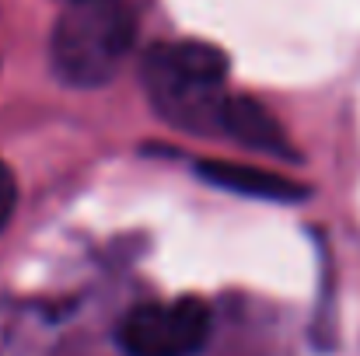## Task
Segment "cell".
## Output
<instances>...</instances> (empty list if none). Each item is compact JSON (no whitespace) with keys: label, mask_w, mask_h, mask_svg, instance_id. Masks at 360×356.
Segmentation results:
<instances>
[{"label":"cell","mask_w":360,"mask_h":356,"mask_svg":"<svg viewBox=\"0 0 360 356\" xmlns=\"http://www.w3.org/2000/svg\"><path fill=\"white\" fill-rule=\"evenodd\" d=\"M221 133L235 136L238 143L252 147V150H262L269 157H283V161H294V147L287 140V133L280 129V122L269 116L255 98H245V95H228L224 109H221Z\"/></svg>","instance_id":"cell-5"},{"label":"cell","mask_w":360,"mask_h":356,"mask_svg":"<svg viewBox=\"0 0 360 356\" xmlns=\"http://www.w3.org/2000/svg\"><path fill=\"white\" fill-rule=\"evenodd\" d=\"M196 175L207 178L217 189H231L238 196H252V199H269V203H301L311 196L308 185L276 175L269 168H252V164H231V161H200Z\"/></svg>","instance_id":"cell-4"},{"label":"cell","mask_w":360,"mask_h":356,"mask_svg":"<svg viewBox=\"0 0 360 356\" xmlns=\"http://www.w3.org/2000/svg\"><path fill=\"white\" fill-rule=\"evenodd\" d=\"M67 4H74V0H67Z\"/></svg>","instance_id":"cell-7"},{"label":"cell","mask_w":360,"mask_h":356,"mask_svg":"<svg viewBox=\"0 0 360 356\" xmlns=\"http://www.w3.org/2000/svg\"><path fill=\"white\" fill-rule=\"evenodd\" d=\"M14 203H18V182H14V171L0 161V231H4V224L11 220Z\"/></svg>","instance_id":"cell-6"},{"label":"cell","mask_w":360,"mask_h":356,"mask_svg":"<svg viewBox=\"0 0 360 356\" xmlns=\"http://www.w3.org/2000/svg\"><path fill=\"white\" fill-rule=\"evenodd\" d=\"M228 70V56L210 42H161L143 60V91L172 126L210 133L221 129V109L228 102L221 84Z\"/></svg>","instance_id":"cell-1"},{"label":"cell","mask_w":360,"mask_h":356,"mask_svg":"<svg viewBox=\"0 0 360 356\" xmlns=\"http://www.w3.org/2000/svg\"><path fill=\"white\" fill-rule=\"evenodd\" d=\"M136 42L129 0H74L49 39L53 74L70 88H102L116 77Z\"/></svg>","instance_id":"cell-2"},{"label":"cell","mask_w":360,"mask_h":356,"mask_svg":"<svg viewBox=\"0 0 360 356\" xmlns=\"http://www.w3.org/2000/svg\"><path fill=\"white\" fill-rule=\"evenodd\" d=\"M210 339V308L200 297L140 304L120 322L126 356H193Z\"/></svg>","instance_id":"cell-3"}]
</instances>
